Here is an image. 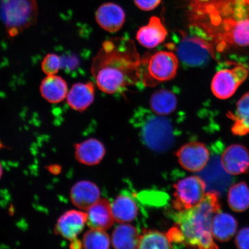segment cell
Returning <instances> with one entry per match:
<instances>
[{
  "label": "cell",
  "mask_w": 249,
  "mask_h": 249,
  "mask_svg": "<svg viewBox=\"0 0 249 249\" xmlns=\"http://www.w3.org/2000/svg\"><path fill=\"white\" fill-rule=\"evenodd\" d=\"M219 195L211 191L202 200L191 209L179 212L176 219L185 237L188 247L198 249L218 248L212 233L214 215L220 212Z\"/></svg>",
  "instance_id": "3"
},
{
  "label": "cell",
  "mask_w": 249,
  "mask_h": 249,
  "mask_svg": "<svg viewBox=\"0 0 249 249\" xmlns=\"http://www.w3.org/2000/svg\"><path fill=\"white\" fill-rule=\"evenodd\" d=\"M37 17L36 0H2L0 4V18L10 38L33 26Z\"/></svg>",
  "instance_id": "7"
},
{
  "label": "cell",
  "mask_w": 249,
  "mask_h": 249,
  "mask_svg": "<svg viewBox=\"0 0 249 249\" xmlns=\"http://www.w3.org/2000/svg\"><path fill=\"white\" fill-rule=\"evenodd\" d=\"M96 22L102 29L111 33L120 30L125 21V14L120 6L114 3H105L95 14Z\"/></svg>",
  "instance_id": "13"
},
{
  "label": "cell",
  "mask_w": 249,
  "mask_h": 249,
  "mask_svg": "<svg viewBox=\"0 0 249 249\" xmlns=\"http://www.w3.org/2000/svg\"><path fill=\"white\" fill-rule=\"evenodd\" d=\"M39 90L40 94L47 102L57 104L67 98L68 86L63 78L53 74L47 76L42 81Z\"/></svg>",
  "instance_id": "19"
},
{
  "label": "cell",
  "mask_w": 249,
  "mask_h": 249,
  "mask_svg": "<svg viewBox=\"0 0 249 249\" xmlns=\"http://www.w3.org/2000/svg\"><path fill=\"white\" fill-rule=\"evenodd\" d=\"M140 236L135 227L121 223L112 233V245L116 249H138Z\"/></svg>",
  "instance_id": "23"
},
{
  "label": "cell",
  "mask_w": 249,
  "mask_h": 249,
  "mask_svg": "<svg viewBox=\"0 0 249 249\" xmlns=\"http://www.w3.org/2000/svg\"><path fill=\"white\" fill-rule=\"evenodd\" d=\"M168 34L166 27L160 18L152 17L149 23L137 33L136 39L140 44L148 49H153L166 39Z\"/></svg>",
  "instance_id": "16"
},
{
  "label": "cell",
  "mask_w": 249,
  "mask_h": 249,
  "mask_svg": "<svg viewBox=\"0 0 249 249\" xmlns=\"http://www.w3.org/2000/svg\"><path fill=\"white\" fill-rule=\"evenodd\" d=\"M192 25L215 51L249 46V0H191Z\"/></svg>",
  "instance_id": "1"
},
{
  "label": "cell",
  "mask_w": 249,
  "mask_h": 249,
  "mask_svg": "<svg viewBox=\"0 0 249 249\" xmlns=\"http://www.w3.org/2000/svg\"><path fill=\"white\" fill-rule=\"evenodd\" d=\"M152 111L160 116H168L176 110L178 98L175 92L168 89L158 90L149 100Z\"/></svg>",
  "instance_id": "21"
},
{
  "label": "cell",
  "mask_w": 249,
  "mask_h": 249,
  "mask_svg": "<svg viewBox=\"0 0 249 249\" xmlns=\"http://www.w3.org/2000/svg\"><path fill=\"white\" fill-rule=\"evenodd\" d=\"M171 244H185V237L181 229L178 226L173 227L166 233Z\"/></svg>",
  "instance_id": "30"
},
{
  "label": "cell",
  "mask_w": 249,
  "mask_h": 249,
  "mask_svg": "<svg viewBox=\"0 0 249 249\" xmlns=\"http://www.w3.org/2000/svg\"><path fill=\"white\" fill-rule=\"evenodd\" d=\"M221 164L223 169L231 175L244 174L249 169V151L244 145H231L224 151Z\"/></svg>",
  "instance_id": "11"
},
{
  "label": "cell",
  "mask_w": 249,
  "mask_h": 249,
  "mask_svg": "<svg viewBox=\"0 0 249 249\" xmlns=\"http://www.w3.org/2000/svg\"><path fill=\"white\" fill-rule=\"evenodd\" d=\"M227 117L234 122L232 127L234 135L244 136L249 133V92L239 99L235 113L229 112Z\"/></svg>",
  "instance_id": "22"
},
{
  "label": "cell",
  "mask_w": 249,
  "mask_h": 249,
  "mask_svg": "<svg viewBox=\"0 0 249 249\" xmlns=\"http://www.w3.org/2000/svg\"></svg>",
  "instance_id": "36"
},
{
  "label": "cell",
  "mask_w": 249,
  "mask_h": 249,
  "mask_svg": "<svg viewBox=\"0 0 249 249\" xmlns=\"http://www.w3.org/2000/svg\"><path fill=\"white\" fill-rule=\"evenodd\" d=\"M95 93L94 84L91 82L74 84L68 93V104L74 110L85 111L94 101Z\"/></svg>",
  "instance_id": "15"
},
{
  "label": "cell",
  "mask_w": 249,
  "mask_h": 249,
  "mask_svg": "<svg viewBox=\"0 0 249 249\" xmlns=\"http://www.w3.org/2000/svg\"><path fill=\"white\" fill-rule=\"evenodd\" d=\"M106 154L103 143L95 139H89L75 145V157L80 163L93 166L101 162Z\"/></svg>",
  "instance_id": "18"
},
{
  "label": "cell",
  "mask_w": 249,
  "mask_h": 249,
  "mask_svg": "<svg viewBox=\"0 0 249 249\" xmlns=\"http://www.w3.org/2000/svg\"><path fill=\"white\" fill-rule=\"evenodd\" d=\"M167 48L175 53L183 65L191 68L204 67L215 59V49L198 27L191 25L188 31L174 33Z\"/></svg>",
  "instance_id": "4"
},
{
  "label": "cell",
  "mask_w": 249,
  "mask_h": 249,
  "mask_svg": "<svg viewBox=\"0 0 249 249\" xmlns=\"http://www.w3.org/2000/svg\"><path fill=\"white\" fill-rule=\"evenodd\" d=\"M237 229V221L231 214L219 212L213 218L212 233L217 241H230L235 235Z\"/></svg>",
  "instance_id": "20"
},
{
  "label": "cell",
  "mask_w": 249,
  "mask_h": 249,
  "mask_svg": "<svg viewBox=\"0 0 249 249\" xmlns=\"http://www.w3.org/2000/svg\"><path fill=\"white\" fill-rule=\"evenodd\" d=\"M131 121L139 129L143 142L149 148L155 151H163L172 144L174 129L169 118L139 107L134 111Z\"/></svg>",
  "instance_id": "5"
},
{
  "label": "cell",
  "mask_w": 249,
  "mask_h": 249,
  "mask_svg": "<svg viewBox=\"0 0 249 249\" xmlns=\"http://www.w3.org/2000/svg\"><path fill=\"white\" fill-rule=\"evenodd\" d=\"M2 147V145L1 142H0V148H1Z\"/></svg>",
  "instance_id": "35"
},
{
  "label": "cell",
  "mask_w": 249,
  "mask_h": 249,
  "mask_svg": "<svg viewBox=\"0 0 249 249\" xmlns=\"http://www.w3.org/2000/svg\"><path fill=\"white\" fill-rule=\"evenodd\" d=\"M100 191L94 183L82 180L71 189L70 197L74 206L87 210L100 199Z\"/></svg>",
  "instance_id": "17"
},
{
  "label": "cell",
  "mask_w": 249,
  "mask_h": 249,
  "mask_svg": "<svg viewBox=\"0 0 249 249\" xmlns=\"http://www.w3.org/2000/svg\"><path fill=\"white\" fill-rule=\"evenodd\" d=\"M179 67V60L173 51H159L142 58L140 77L144 87L157 86L174 79Z\"/></svg>",
  "instance_id": "6"
},
{
  "label": "cell",
  "mask_w": 249,
  "mask_h": 249,
  "mask_svg": "<svg viewBox=\"0 0 249 249\" xmlns=\"http://www.w3.org/2000/svg\"><path fill=\"white\" fill-rule=\"evenodd\" d=\"M142 58L135 42L129 37L111 38L103 42L93 59L91 73L102 92L115 94L142 85Z\"/></svg>",
  "instance_id": "2"
},
{
  "label": "cell",
  "mask_w": 249,
  "mask_h": 249,
  "mask_svg": "<svg viewBox=\"0 0 249 249\" xmlns=\"http://www.w3.org/2000/svg\"><path fill=\"white\" fill-rule=\"evenodd\" d=\"M183 169L191 172L203 170L210 160V152L206 146L199 142H189L176 152Z\"/></svg>",
  "instance_id": "10"
},
{
  "label": "cell",
  "mask_w": 249,
  "mask_h": 249,
  "mask_svg": "<svg viewBox=\"0 0 249 249\" xmlns=\"http://www.w3.org/2000/svg\"><path fill=\"white\" fill-rule=\"evenodd\" d=\"M236 247L241 249H249V227L242 229L235 238Z\"/></svg>",
  "instance_id": "29"
},
{
  "label": "cell",
  "mask_w": 249,
  "mask_h": 249,
  "mask_svg": "<svg viewBox=\"0 0 249 249\" xmlns=\"http://www.w3.org/2000/svg\"><path fill=\"white\" fill-rule=\"evenodd\" d=\"M83 247L85 249H107L110 248V240L105 230L92 229L84 235Z\"/></svg>",
  "instance_id": "27"
},
{
  "label": "cell",
  "mask_w": 249,
  "mask_h": 249,
  "mask_svg": "<svg viewBox=\"0 0 249 249\" xmlns=\"http://www.w3.org/2000/svg\"><path fill=\"white\" fill-rule=\"evenodd\" d=\"M111 210L115 221L119 223L132 222L138 214L136 202L126 195L118 196L111 204Z\"/></svg>",
  "instance_id": "24"
},
{
  "label": "cell",
  "mask_w": 249,
  "mask_h": 249,
  "mask_svg": "<svg viewBox=\"0 0 249 249\" xmlns=\"http://www.w3.org/2000/svg\"><path fill=\"white\" fill-rule=\"evenodd\" d=\"M49 171H51V173L54 174H58L60 173L61 169L60 167L57 166V165H53L49 167Z\"/></svg>",
  "instance_id": "33"
},
{
  "label": "cell",
  "mask_w": 249,
  "mask_h": 249,
  "mask_svg": "<svg viewBox=\"0 0 249 249\" xmlns=\"http://www.w3.org/2000/svg\"><path fill=\"white\" fill-rule=\"evenodd\" d=\"M83 247V243L79 240H77V238L74 239L73 241H71V244L70 246V248L71 249H81Z\"/></svg>",
  "instance_id": "32"
},
{
  "label": "cell",
  "mask_w": 249,
  "mask_h": 249,
  "mask_svg": "<svg viewBox=\"0 0 249 249\" xmlns=\"http://www.w3.org/2000/svg\"><path fill=\"white\" fill-rule=\"evenodd\" d=\"M248 74L249 71L247 68L241 65L231 70L218 71L212 81V91L217 98L228 99L245 82Z\"/></svg>",
  "instance_id": "9"
},
{
  "label": "cell",
  "mask_w": 249,
  "mask_h": 249,
  "mask_svg": "<svg viewBox=\"0 0 249 249\" xmlns=\"http://www.w3.org/2000/svg\"><path fill=\"white\" fill-rule=\"evenodd\" d=\"M172 244L166 233L155 230H144L140 236L139 249H170Z\"/></svg>",
  "instance_id": "26"
},
{
  "label": "cell",
  "mask_w": 249,
  "mask_h": 249,
  "mask_svg": "<svg viewBox=\"0 0 249 249\" xmlns=\"http://www.w3.org/2000/svg\"><path fill=\"white\" fill-rule=\"evenodd\" d=\"M175 189L173 205L179 212L191 209L202 200L206 191V183L201 177L191 176L179 180Z\"/></svg>",
  "instance_id": "8"
},
{
  "label": "cell",
  "mask_w": 249,
  "mask_h": 249,
  "mask_svg": "<svg viewBox=\"0 0 249 249\" xmlns=\"http://www.w3.org/2000/svg\"><path fill=\"white\" fill-rule=\"evenodd\" d=\"M62 65L61 58L57 54L49 53L47 54L42 62L41 67L43 72L47 76L57 74Z\"/></svg>",
  "instance_id": "28"
},
{
  "label": "cell",
  "mask_w": 249,
  "mask_h": 249,
  "mask_svg": "<svg viewBox=\"0 0 249 249\" xmlns=\"http://www.w3.org/2000/svg\"><path fill=\"white\" fill-rule=\"evenodd\" d=\"M87 211V225L90 229L107 230L114 225L111 205L107 199H99Z\"/></svg>",
  "instance_id": "14"
},
{
  "label": "cell",
  "mask_w": 249,
  "mask_h": 249,
  "mask_svg": "<svg viewBox=\"0 0 249 249\" xmlns=\"http://www.w3.org/2000/svg\"><path fill=\"white\" fill-rule=\"evenodd\" d=\"M2 175V168L1 163H0V179H1Z\"/></svg>",
  "instance_id": "34"
},
{
  "label": "cell",
  "mask_w": 249,
  "mask_h": 249,
  "mask_svg": "<svg viewBox=\"0 0 249 249\" xmlns=\"http://www.w3.org/2000/svg\"><path fill=\"white\" fill-rule=\"evenodd\" d=\"M228 202L231 209L242 213L249 208V188L247 183L241 182L230 188L228 194Z\"/></svg>",
  "instance_id": "25"
},
{
  "label": "cell",
  "mask_w": 249,
  "mask_h": 249,
  "mask_svg": "<svg viewBox=\"0 0 249 249\" xmlns=\"http://www.w3.org/2000/svg\"><path fill=\"white\" fill-rule=\"evenodd\" d=\"M161 0H134L137 7L142 11H152L160 4Z\"/></svg>",
  "instance_id": "31"
},
{
  "label": "cell",
  "mask_w": 249,
  "mask_h": 249,
  "mask_svg": "<svg viewBox=\"0 0 249 249\" xmlns=\"http://www.w3.org/2000/svg\"><path fill=\"white\" fill-rule=\"evenodd\" d=\"M87 219V213L82 211H67L59 218L55 225V233L68 240L73 241L82 232Z\"/></svg>",
  "instance_id": "12"
}]
</instances>
